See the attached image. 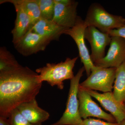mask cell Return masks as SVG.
<instances>
[{"instance_id": "cell-2", "label": "cell", "mask_w": 125, "mask_h": 125, "mask_svg": "<svg viewBox=\"0 0 125 125\" xmlns=\"http://www.w3.org/2000/svg\"><path fill=\"white\" fill-rule=\"evenodd\" d=\"M78 57L66 58L64 62L58 63H48L45 66L37 69L36 73L42 82L46 81L52 87L56 86L60 90L64 88L63 81L74 78L73 69Z\"/></svg>"}, {"instance_id": "cell-12", "label": "cell", "mask_w": 125, "mask_h": 125, "mask_svg": "<svg viewBox=\"0 0 125 125\" xmlns=\"http://www.w3.org/2000/svg\"><path fill=\"white\" fill-rule=\"evenodd\" d=\"M85 89L92 97L98 101L103 107L111 113L118 125L125 120V106L116 101L112 92L101 94L95 90Z\"/></svg>"}, {"instance_id": "cell-7", "label": "cell", "mask_w": 125, "mask_h": 125, "mask_svg": "<svg viewBox=\"0 0 125 125\" xmlns=\"http://www.w3.org/2000/svg\"><path fill=\"white\" fill-rule=\"evenodd\" d=\"M55 9L52 20L61 27L69 29L76 23L78 16L77 1L72 0H54Z\"/></svg>"}, {"instance_id": "cell-25", "label": "cell", "mask_w": 125, "mask_h": 125, "mask_svg": "<svg viewBox=\"0 0 125 125\" xmlns=\"http://www.w3.org/2000/svg\"><path fill=\"white\" fill-rule=\"evenodd\" d=\"M124 106H125V103L124 104Z\"/></svg>"}, {"instance_id": "cell-15", "label": "cell", "mask_w": 125, "mask_h": 125, "mask_svg": "<svg viewBox=\"0 0 125 125\" xmlns=\"http://www.w3.org/2000/svg\"><path fill=\"white\" fill-rule=\"evenodd\" d=\"M30 29L52 41L58 40L67 29L61 27L52 20L41 18Z\"/></svg>"}, {"instance_id": "cell-1", "label": "cell", "mask_w": 125, "mask_h": 125, "mask_svg": "<svg viewBox=\"0 0 125 125\" xmlns=\"http://www.w3.org/2000/svg\"><path fill=\"white\" fill-rule=\"evenodd\" d=\"M42 83L37 73L21 65L0 72V116L8 118L21 104L35 99Z\"/></svg>"}, {"instance_id": "cell-24", "label": "cell", "mask_w": 125, "mask_h": 125, "mask_svg": "<svg viewBox=\"0 0 125 125\" xmlns=\"http://www.w3.org/2000/svg\"><path fill=\"white\" fill-rule=\"evenodd\" d=\"M118 125H125V120Z\"/></svg>"}, {"instance_id": "cell-5", "label": "cell", "mask_w": 125, "mask_h": 125, "mask_svg": "<svg viewBox=\"0 0 125 125\" xmlns=\"http://www.w3.org/2000/svg\"><path fill=\"white\" fill-rule=\"evenodd\" d=\"M116 68H104L96 66L88 78L80 84L84 89L98 90L104 93L112 92L115 78Z\"/></svg>"}, {"instance_id": "cell-16", "label": "cell", "mask_w": 125, "mask_h": 125, "mask_svg": "<svg viewBox=\"0 0 125 125\" xmlns=\"http://www.w3.org/2000/svg\"><path fill=\"white\" fill-rule=\"evenodd\" d=\"M113 93L116 101L124 104L125 101V61L116 68Z\"/></svg>"}, {"instance_id": "cell-6", "label": "cell", "mask_w": 125, "mask_h": 125, "mask_svg": "<svg viewBox=\"0 0 125 125\" xmlns=\"http://www.w3.org/2000/svg\"><path fill=\"white\" fill-rule=\"evenodd\" d=\"M86 28L84 20L79 16L75 25L72 28L66 30L64 34L70 36L75 42L79 50L81 61L83 64L87 76H88L95 65L91 60L89 52L85 45L84 32Z\"/></svg>"}, {"instance_id": "cell-10", "label": "cell", "mask_w": 125, "mask_h": 125, "mask_svg": "<svg viewBox=\"0 0 125 125\" xmlns=\"http://www.w3.org/2000/svg\"><path fill=\"white\" fill-rule=\"evenodd\" d=\"M110 47L106 55L94 62V65L104 68H118L125 61V38L111 37Z\"/></svg>"}, {"instance_id": "cell-19", "label": "cell", "mask_w": 125, "mask_h": 125, "mask_svg": "<svg viewBox=\"0 0 125 125\" xmlns=\"http://www.w3.org/2000/svg\"><path fill=\"white\" fill-rule=\"evenodd\" d=\"M42 18L48 20H52L55 9L54 0H37Z\"/></svg>"}, {"instance_id": "cell-26", "label": "cell", "mask_w": 125, "mask_h": 125, "mask_svg": "<svg viewBox=\"0 0 125 125\" xmlns=\"http://www.w3.org/2000/svg\"><path fill=\"white\" fill-rule=\"evenodd\" d=\"M125 103V102H124V103Z\"/></svg>"}, {"instance_id": "cell-17", "label": "cell", "mask_w": 125, "mask_h": 125, "mask_svg": "<svg viewBox=\"0 0 125 125\" xmlns=\"http://www.w3.org/2000/svg\"><path fill=\"white\" fill-rule=\"evenodd\" d=\"M14 0L15 2L22 6L29 16L31 20V28L42 18L41 11L37 0Z\"/></svg>"}, {"instance_id": "cell-11", "label": "cell", "mask_w": 125, "mask_h": 125, "mask_svg": "<svg viewBox=\"0 0 125 125\" xmlns=\"http://www.w3.org/2000/svg\"><path fill=\"white\" fill-rule=\"evenodd\" d=\"M51 42L48 38L30 29L14 46L19 53L27 56L44 51Z\"/></svg>"}, {"instance_id": "cell-21", "label": "cell", "mask_w": 125, "mask_h": 125, "mask_svg": "<svg viewBox=\"0 0 125 125\" xmlns=\"http://www.w3.org/2000/svg\"><path fill=\"white\" fill-rule=\"evenodd\" d=\"M81 125H118L117 123L106 122L98 119L87 118L83 120Z\"/></svg>"}, {"instance_id": "cell-13", "label": "cell", "mask_w": 125, "mask_h": 125, "mask_svg": "<svg viewBox=\"0 0 125 125\" xmlns=\"http://www.w3.org/2000/svg\"><path fill=\"white\" fill-rule=\"evenodd\" d=\"M9 2L14 6L16 17L13 29L11 31L14 45L17 43L27 33L31 26V20L23 8L14 0H1L0 4Z\"/></svg>"}, {"instance_id": "cell-8", "label": "cell", "mask_w": 125, "mask_h": 125, "mask_svg": "<svg viewBox=\"0 0 125 125\" xmlns=\"http://www.w3.org/2000/svg\"><path fill=\"white\" fill-rule=\"evenodd\" d=\"M78 98L79 113L81 118L84 120L89 117H94L104 119L108 122L116 123L114 117L101 109L84 89L79 87Z\"/></svg>"}, {"instance_id": "cell-18", "label": "cell", "mask_w": 125, "mask_h": 125, "mask_svg": "<svg viewBox=\"0 0 125 125\" xmlns=\"http://www.w3.org/2000/svg\"><path fill=\"white\" fill-rule=\"evenodd\" d=\"M15 57L5 47L0 49V72L7 71L20 65Z\"/></svg>"}, {"instance_id": "cell-23", "label": "cell", "mask_w": 125, "mask_h": 125, "mask_svg": "<svg viewBox=\"0 0 125 125\" xmlns=\"http://www.w3.org/2000/svg\"><path fill=\"white\" fill-rule=\"evenodd\" d=\"M0 125H11L9 118L0 116Z\"/></svg>"}, {"instance_id": "cell-14", "label": "cell", "mask_w": 125, "mask_h": 125, "mask_svg": "<svg viewBox=\"0 0 125 125\" xmlns=\"http://www.w3.org/2000/svg\"><path fill=\"white\" fill-rule=\"evenodd\" d=\"M16 108L23 116L34 125H42L50 116L48 112L39 107L36 99L23 103Z\"/></svg>"}, {"instance_id": "cell-4", "label": "cell", "mask_w": 125, "mask_h": 125, "mask_svg": "<svg viewBox=\"0 0 125 125\" xmlns=\"http://www.w3.org/2000/svg\"><path fill=\"white\" fill-rule=\"evenodd\" d=\"M84 67L81 68L73 79L70 84L65 109L59 120L51 125H81L83 120L79 113L78 93L81 78L85 71Z\"/></svg>"}, {"instance_id": "cell-22", "label": "cell", "mask_w": 125, "mask_h": 125, "mask_svg": "<svg viewBox=\"0 0 125 125\" xmlns=\"http://www.w3.org/2000/svg\"><path fill=\"white\" fill-rule=\"evenodd\" d=\"M108 33L111 37L117 36L125 38V24L120 28L111 30Z\"/></svg>"}, {"instance_id": "cell-9", "label": "cell", "mask_w": 125, "mask_h": 125, "mask_svg": "<svg viewBox=\"0 0 125 125\" xmlns=\"http://www.w3.org/2000/svg\"><path fill=\"white\" fill-rule=\"evenodd\" d=\"M84 38L91 46L90 57L94 63L105 56L106 47L110 45L111 41V37L109 34L103 32L93 26H89L85 30Z\"/></svg>"}, {"instance_id": "cell-3", "label": "cell", "mask_w": 125, "mask_h": 125, "mask_svg": "<svg viewBox=\"0 0 125 125\" xmlns=\"http://www.w3.org/2000/svg\"><path fill=\"white\" fill-rule=\"evenodd\" d=\"M84 22L87 27L93 26L103 32L108 33L125 25V19L121 16L109 13L101 4L94 3L89 8Z\"/></svg>"}, {"instance_id": "cell-20", "label": "cell", "mask_w": 125, "mask_h": 125, "mask_svg": "<svg viewBox=\"0 0 125 125\" xmlns=\"http://www.w3.org/2000/svg\"><path fill=\"white\" fill-rule=\"evenodd\" d=\"M8 118L11 125H34L30 123L23 116L17 108L10 112Z\"/></svg>"}]
</instances>
